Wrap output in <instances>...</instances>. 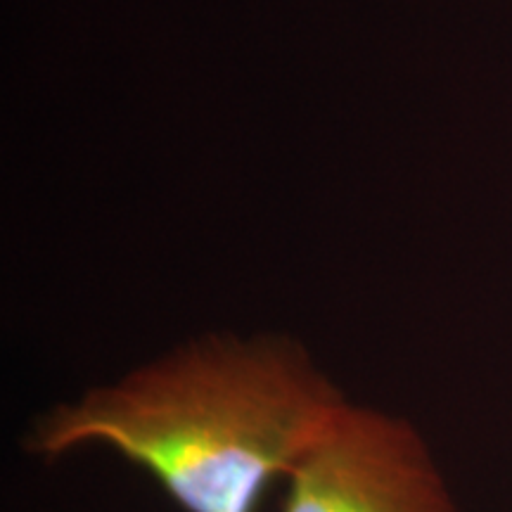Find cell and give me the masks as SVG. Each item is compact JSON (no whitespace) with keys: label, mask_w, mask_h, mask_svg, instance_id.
<instances>
[{"label":"cell","mask_w":512,"mask_h":512,"mask_svg":"<svg viewBox=\"0 0 512 512\" xmlns=\"http://www.w3.org/2000/svg\"><path fill=\"white\" fill-rule=\"evenodd\" d=\"M351 399L299 339L204 335L31 420L29 458L110 448L183 512H254Z\"/></svg>","instance_id":"6da1fadb"},{"label":"cell","mask_w":512,"mask_h":512,"mask_svg":"<svg viewBox=\"0 0 512 512\" xmlns=\"http://www.w3.org/2000/svg\"><path fill=\"white\" fill-rule=\"evenodd\" d=\"M283 482L278 512H460L418 427L354 401Z\"/></svg>","instance_id":"7a4b0ae2"}]
</instances>
